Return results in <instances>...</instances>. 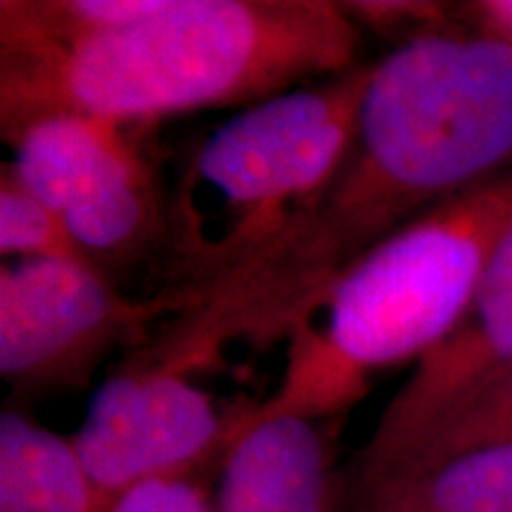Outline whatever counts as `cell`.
<instances>
[{
  "instance_id": "cell-13",
  "label": "cell",
  "mask_w": 512,
  "mask_h": 512,
  "mask_svg": "<svg viewBox=\"0 0 512 512\" xmlns=\"http://www.w3.org/2000/svg\"><path fill=\"white\" fill-rule=\"evenodd\" d=\"M0 254L12 261L86 259L60 216L24 188L8 164L0 171Z\"/></svg>"
},
{
  "instance_id": "cell-15",
  "label": "cell",
  "mask_w": 512,
  "mask_h": 512,
  "mask_svg": "<svg viewBox=\"0 0 512 512\" xmlns=\"http://www.w3.org/2000/svg\"><path fill=\"white\" fill-rule=\"evenodd\" d=\"M102 512H216V508L207 491L188 475L140 482L112 496Z\"/></svg>"
},
{
  "instance_id": "cell-9",
  "label": "cell",
  "mask_w": 512,
  "mask_h": 512,
  "mask_svg": "<svg viewBox=\"0 0 512 512\" xmlns=\"http://www.w3.org/2000/svg\"><path fill=\"white\" fill-rule=\"evenodd\" d=\"M328 444L316 422L238 413L221 453L216 512H330Z\"/></svg>"
},
{
  "instance_id": "cell-1",
  "label": "cell",
  "mask_w": 512,
  "mask_h": 512,
  "mask_svg": "<svg viewBox=\"0 0 512 512\" xmlns=\"http://www.w3.org/2000/svg\"><path fill=\"white\" fill-rule=\"evenodd\" d=\"M512 171V48L477 29L427 31L370 64L347 157L323 195L238 271L178 290L155 337L197 373L238 339L285 337L356 261L427 211Z\"/></svg>"
},
{
  "instance_id": "cell-4",
  "label": "cell",
  "mask_w": 512,
  "mask_h": 512,
  "mask_svg": "<svg viewBox=\"0 0 512 512\" xmlns=\"http://www.w3.org/2000/svg\"><path fill=\"white\" fill-rule=\"evenodd\" d=\"M370 64L242 107L169 192L166 287H202L264 254L323 195L354 140Z\"/></svg>"
},
{
  "instance_id": "cell-11",
  "label": "cell",
  "mask_w": 512,
  "mask_h": 512,
  "mask_svg": "<svg viewBox=\"0 0 512 512\" xmlns=\"http://www.w3.org/2000/svg\"><path fill=\"white\" fill-rule=\"evenodd\" d=\"M354 512H512V444L361 484Z\"/></svg>"
},
{
  "instance_id": "cell-3",
  "label": "cell",
  "mask_w": 512,
  "mask_h": 512,
  "mask_svg": "<svg viewBox=\"0 0 512 512\" xmlns=\"http://www.w3.org/2000/svg\"><path fill=\"white\" fill-rule=\"evenodd\" d=\"M510 219L512 171L380 242L290 325L275 392L249 415L335 418L384 370L418 366L463 318Z\"/></svg>"
},
{
  "instance_id": "cell-5",
  "label": "cell",
  "mask_w": 512,
  "mask_h": 512,
  "mask_svg": "<svg viewBox=\"0 0 512 512\" xmlns=\"http://www.w3.org/2000/svg\"><path fill=\"white\" fill-rule=\"evenodd\" d=\"M133 128L93 114H48L8 143L5 162L60 216L100 271L145 259L169 238V195Z\"/></svg>"
},
{
  "instance_id": "cell-16",
  "label": "cell",
  "mask_w": 512,
  "mask_h": 512,
  "mask_svg": "<svg viewBox=\"0 0 512 512\" xmlns=\"http://www.w3.org/2000/svg\"><path fill=\"white\" fill-rule=\"evenodd\" d=\"M463 15L472 29L494 36L512 48V0H477L463 5Z\"/></svg>"
},
{
  "instance_id": "cell-8",
  "label": "cell",
  "mask_w": 512,
  "mask_h": 512,
  "mask_svg": "<svg viewBox=\"0 0 512 512\" xmlns=\"http://www.w3.org/2000/svg\"><path fill=\"white\" fill-rule=\"evenodd\" d=\"M512 366V219L486 261L470 304L387 403L363 448L361 484L387 475Z\"/></svg>"
},
{
  "instance_id": "cell-2",
  "label": "cell",
  "mask_w": 512,
  "mask_h": 512,
  "mask_svg": "<svg viewBox=\"0 0 512 512\" xmlns=\"http://www.w3.org/2000/svg\"><path fill=\"white\" fill-rule=\"evenodd\" d=\"M358 27L330 0H164L131 27L72 43H0V128L48 114L126 126L256 105L356 67Z\"/></svg>"
},
{
  "instance_id": "cell-14",
  "label": "cell",
  "mask_w": 512,
  "mask_h": 512,
  "mask_svg": "<svg viewBox=\"0 0 512 512\" xmlns=\"http://www.w3.org/2000/svg\"><path fill=\"white\" fill-rule=\"evenodd\" d=\"M356 27H373L377 31L401 34L403 41L427 31L451 27V12L441 3L427 0H363V3H342Z\"/></svg>"
},
{
  "instance_id": "cell-7",
  "label": "cell",
  "mask_w": 512,
  "mask_h": 512,
  "mask_svg": "<svg viewBox=\"0 0 512 512\" xmlns=\"http://www.w3.org/2000/svg\"><path fill=\"white\" fill-rule=\"evenodd\" d=\"M233 432L190 375L133 358L95 392L72 441L107 503L147 479L195 475Z\"/></svg>"
},
{
  "instance_id": "cell-10",
  "label": "cell",
  "mask_w": 512,
  "mask_h": 512,
  "mask_svg": "<svg viewBox=\"0 0 512 512\" xmlns=\"http://www.w3.org/2000/svg\"><path fill=\"white\" fill-rule=\"evenodd\" d=\"M72 439L29 415L0 413V512H102Z\"/></svg>"
},
{
  "instance_id": "cell-6",
  "label": "cell",
  "mask_w": 512,
  "mask_h": 512,
  "mask_svg": "<svg viewBox=\"0 0 512 512\" xmlns=\"http://www.w3.org/2000/svg\"><path fill=\"white\" fill-rule=\"evenodd\" d=\"M178 313L169 290L133 299L86 259L0 268V375L17 387H72L119 344Z\"/></svg>"
},
{
  "instance_id": "cell-12",
  "label": "cell",
  "mask_w": 512,
  "mask_h": 512,
  "mask_svg": "<svg viewBox=\"0 0 512 512\" xmlns=\"http://www.w3.org/2000/svg\"><path fill=\"white\" fill-rule=\"evenodd\" d=\"M505 444H512V366L503 375H498L489 387L482 389L475 399L467 401L460 411L441 422L437 430L392 472L413 470V467L439 463V460L477 451V448Z\"/></svg>"
}]
</instances>
